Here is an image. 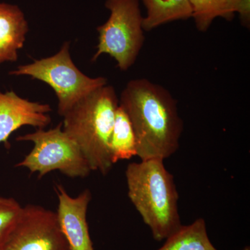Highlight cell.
<instances>
[{
	"label": "cell",
	"instance_id": "1",
	"mask_svg": "<svg viewBox=\"0 0 250 250\" xmlns=\"http://www.w3.org/2000/svg\"><path fill=\"white\" fill-rule=\"evenodd\" d=\"M119 105L132 125L141 161L165 160L177 152L183 121L168 90L147 79L131 80L122 92Z\"/></svg>",
	"mask_w": 250,
	"mask_h": 250
},
{
	"label": "cell",
	"instance_id": "2",
	"mask_svg": "<svg viewBox=\"0 0 250 250\" xmlns=\"http://www.w3.org/2000/svg\"><path fill=\"white\" fill-rule=\"evenodd\" d=\"M164 161L152 159L131 163L125 171L128 197L156 241L166 240L182 225L178 192Z\"/></svg>",
	"mask_w": 250,
	"mask_h": 250
},
{
	"label": "cell",
	"instance_id": "3",
	"mask_svg": "<svg viewBox=\"0 0 250 250\" xmlns=\"http://www.w3.org/2000/svg\"><path fill=\"white\" fill-rule=\"evenodd\" d=\"M119 100L107 84L82 98L64 115L62 129L80 148L91 171L106 175L113 164L109 143Z\"/></svg>",
	"mask_w": 250,
	"mask_h": 250
},
{
	"label": "cell",
	"instance_id": "4",
	"mask_svg": "<svg viewBox=\"0 0 250 250\" xmlns=\"http://www.w3.org/2000/svg\"><path fill=\"white\" fill-rule=\"evenodd\" d=\"M105 6L111 14L97 28L99 42L92 62L106 54L116 60L120 70L126 71L136 62L144 43L139 0H106Z\"/></svg>",
	"mask_w": 250,
	"mask_h": 250
},
{
	"label": "cell",
	"instance_id": "5",
	"mask_svg": "<svg viewBox=\"0 0 250 250\" xmlns=\"http://www.w3.org/2000/svg\"><path fill=\"white\" fill-rule=\"evenodd\" d=\"M9 74L27 75L50 85L58 98V113L62 116L88 94L107 84L104 77L91 78L77 68L70 57L69 42L55 55L20 65Z\"/></svg>",
	"mask_w": 250,
	"mask_h": 250
},
{
	"label": "cell",
	"instance_id": "6",
	"mask_svg": "<svg viewBox=\"0 0 250 250\" xmlns=\"http://www.w3.org/2000/svg\"><path fill=\"white\" fill-rule=\"evenodd\" d=\"M16 140L34 143L32 150L16 167H25L31 173L37 172L39 179L54 170L70 178H85L92 172L76 143L64 132L62 123L53 129H39Z\"/></svg>",
	"mask_w": 250,
	"mask_h": 250
},
{
	"label": "cell",
	"instance_id": "7",
	"mask_svg": "<svg viewBox=\"0 0 250 250\" xmlns=\"http://www.w3.org/2000/svg\"><path fill=\"white\" fill-rule=\"evenodd\" d=\"M0 250H70L61 229L57 213L41 206L22 207Z\"/></svg>",
	"mask_w": 250,
	"mask_h": 250
},
{
	"label": "cell",
	"instance_id": "8",
	"mask_svg": "<svg viewBox=\"0 0 250 250\" xmlns=\"http://www.w3.org/2000/svg\"><path fill=\"white\" fill-rule=\"evenodd\" d=\"M54 190L59 200L56 213L70 250H94L86 220L91 192L85 189L77 197H72L65 188L57 184H55Z\"/></svg>",
	"mask_w": 250,
	"mask_h": 250
},
{
	"label": "cell",
	"instance_id": "9",
	"mask_svg": "<svg viewBox=\"0 0 250 250\" xmlns=\"http://www.w3.org/2000/svg\"><path fill=\"white\" fill-rule=\"evenodd\" d=\"M51 111L49 104L33 103L14 91L0 93V143H8L10 135L25 125L43 129L50 124Z\"/></svg>",
	"mask_w": 250,
	"mask_h": 250
},
{
	"label": "cell",
	"instance_id": "10",
	"mask_svg": "<svg viewBox=\"0 0 250 250\" xmlns=\"http://www.w3.org/2000/svg\"><path fill=\"white\" fill-rule=\"evenodd\" d=\"M28 30L27 21L18 6L0 3V64L17 61Z\"/></svg>",
	"mask_w": 250,
	"mask_h": 250
},
{
	"label": "cell",
	"instance_id": "11",
	"mask_svg": "<svg viewBox=\"0 0 250 250\" xmlns=\"http://www.w3.org/2000/svg\"><path fill=\"white\" fill-rule=\"evenodd\" d=\"M146 9L143 30L150 31L167 23L191 18L189 0H141Z\"/></svg>",
	"mask_w": 250,
	"mask_h": 250
},
{
	"label": "cell",
	"instance_id": "12",
	"mask_svg": "<svg viewBox=\"0 0 250 250\" xmlns=\"http://www.w3.org/2000/svg\"><path fill=\"white\" fill-rule=\"evenodd\" d=\"M110 154L113 165L118 161L129 160L137 156L134 129L126 112L118 106L115 116L109 143Z\"/></svg>",
	"mask_w": 250,
	"mask_h": 250
},
{
	"label": "cell",
	"instance_id": "13",
	"mask_svg": "<svg viewBox=\"0 0 250 250\" xmlns=\"http://www.w3.org/2000/svg\"><path fill=\"white\" fill-rule=\"evenodd\" d=\"M157 250H218L212 244L205 220L198 218L190 225H182L167 237L164 246Z\"/></svg>",
	"mask_w": 250,
	"mask_h": 250
},
{
	"label": "cell",
	"instance_id": "14",
	"mask_svg": "<svg viewBox=\"0 0 250 250\" xmlns=\"http://www.w3.org/2000/svg\"><path fill=\"white\" fill-rule=\"evenodd\" d=\"M192 16L199 31L206 32L218 18L231 21L238 14L241 0H189Z\"/></svg>",
	"mask_w": 250,
	"mask_h": 250
},
{
	"label": "cell",
	"instance_id": "15",
	"mask_svg": "<svg viewBox=\"0 0 250 250\" xmlns=\"http://www.w3.org/2000/svg\"><path fill=\"white\" fill-rule=\"evenodd\" d=\"M22 208L15 199L0 197V243L17 220Z\"/></svg>",
	"mask_w": 250,
	"mask_h": 250
},
{
	"label": "cell",
	"instance_id": "16",
	"mask_svg": "<svg viewBox=\"0 0 250 250\" xmlns=\"http://www.w3.org/2000/svg\"><path fill=\"white\" fill-rule=\"evenodd\" d=\"M239 14L241 24L247 28L250 27V0H241Z\"/></svg>",
	"mask_w": 250,
	"mask_h": 250
},
{
	"label": "cell",
	"instance_id": "17",
	"mask_svg": "<svg viewBox=\"0 0 250 250\" xmlns=\"http://www.w3.org/2000/svg\"><path fill=\"white\" fill-rule=\"evenodd\" d=\"M243 250H250V246H246Z\"/></svg>",
	"mask_w": 250,
	"mask_h": 250
}]
</instances>
